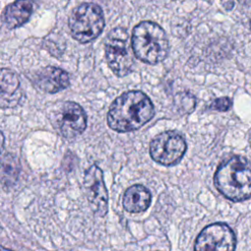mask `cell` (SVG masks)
Returning <instances> with one entry per match:
<instances>
[{"instance_id":"6da1fadb","label":"cell","mask_w":251,"mask_h":251,"mask_svg":"<svg viewBox=\"0 0 251 251\" xmlns=\"http://www.w3.org/2000/svg\"><path fill=\"white\" fill-rule=\"evenodd\" d=\"M154 116V107L149 97L139 90H131L120 95L110 106L108 125L116 131L135 130Z\"/></svg>"},{"instance_id":"7a4b0ae2","label":"cell","mask_w":251,"mask_h":251,"mask_svg":"<svg viewBox=\"0 0 251 251\" xmlns=\"http://www.w3.org/2000/svg\"><path fill=\"white\" fill-rule=\"evenodd\" d=\"M214 182L217 189L233 202L251 197V165L239 156L222 163L216 171Z\"/></svg>"},{"instance_id":"3957f363","label":"cell","mask_w":251,"mask_h":251,"mask_svg":"<svg viewBox=\"0 0 251 251\" xmlns=\"http://www.w3.org/2000/svg\"><path fill=\"white\" fill-rule=\"evenodd\" d=\"M131 47L134 55L147 64L163 61L169 52V41L164 29L153 22H141L132 31Z\"/></svg>"},{"instance_id":"277c9868","label":"cell","mask_w":251,"mask_h":251,"mask_svg":"<svg viewBox=\"0 0 251 251\" xmlns=\"http://www.w3.org/2000/svg\"><path fill=\"white\" fill-rule=\"evenodd\" d=\"M72 35L79 42L86 43L96 38L104 27L101 8L95 4L84 3L75 8L69 20Z\"/></svg>"},{"instance_id":"5b68a950","label":"cell","mask_w":251,"mask_h":251,"mask_svg":"<svg viewBox=\"0 0 251 251\" xmlns=\"http://www.w3.org/2000/svg\"><path fill=\"white\" fill-rule=\"evenodd\" d=\"M132 47L129 44V38L126 30L117 27L110 31L105 42L106 60L118 76L128 75L133 68Z\"/></svg>"},{"instance_id":"8992f818","label":"cell","mask_w":251,"mask_h":251,"mask_svg":"<svg viewBox=\"0 0 251 251\" xmlns=\"http://www.w3.org/2000/svg\"><path fill=\"white\" fill-rule=\"evenodd\" d=\"M186 151V142L176 131H165L150 143V155L154 161L165 166L177 164Z\"/></svg>"},{"instance_id":"52a82bcc","label":"cell","mask_w":251,"mask_h":251,"mask_svg":"<svg viewBox=\"0 0 251 251\" xmlns=\"http://www.w3.org/2000/svg\"><path fill=\"white\" fill-rule=\"evenodd\" d=\"M51 122L64 137L73 138L84 131L86 115L77 103L68 101L53 112Z\"/></svg>"},{"instance_id":"ba28073f","label":"cell","mask_w":251,"mask_h":251,"mask_svg":"<svg viewBox=\"0 0 251 251\" xmlns=\"http://www.w3.org/2000/svg\"><path fill=\"white\" fill-rule=\"evenodd\" d=\"M235 236L226 224L209 225L196 238L194 249L204 251H230L235 248Z\"/></svg>"},{"instance_id":"9c48e42d","label":"cell","mask_w":251,"mask_h":251,"mask_svg":"<svg viewBox=\"0 0 251 251\" xmlns=\"http://www.w3.org/2000/svg\"><path fill=\"white\" fill-rule=\"evenodd\" d=\"M83 185L92 211L97 216L104 217L108 212V193L99 167L92 165L86 170Z\"/></svg>"},{"instance_id":"30bf717a","label":"cell","mask_w":251,"mask_h":251,"mask_svg":"<svg viewBox=\"0 0 251 251\" xmlns=\"http://www.w3.org/2000/svg\"><path fill=\"white\" fill-rule=\"evenodd\" d=\"M22 97L23 89L18 75L9 69H0V108H14L20 104Z\"/></svg>"},{"instance_id":"8fae6325","label":"cell","mask_w":251,"mask_h":251,"mask_svg":"<svg viewBox=\"0 0 251 251\" xmlns=\"http://www.w3.org/2000/svg\"><path fill=\"white\" fill-rule=\"evenodd\" d=\"M70 78L68 74L56 67H46L35 75V85L47 93H56L68 87Z\"/></svg>"},{"instance_id":"7c38bea8","label":"cell","mask_w":251,"mask_h":251,"mask_svg":"<svg viewBox=\"0 0 251 251\" xmlns=\"http://www.w3.org/2000/svg\"><path fill=\"white\" fill-rule=\"evenodd\" d=\"M151 203V193L143 185L134 184L126 189L123 205L129 213H140L147 210Z\"/></svg>"},{"instance_id":"4fadbf2b","label":"cell","mask_w":251,"mask_h":251,"mask_svg":"<svg viewBox=\"0 0 251 251\" xmlns=\"http://www.w3.org/2000/svg\"><path fill=\"white\" fill-rule=\"evenodd\" d=\"M33 8L31 0H17L6 7L4 12V22L10 28L24 25L30 17Z\"/></svg>"},{"instance_id":"5bb4252c","label":"cell","mask_w":251,"mask_h":251,"mask_svg":"<svg viewBox=\"0 0 251 251\" xmlns=\"http://www.w3.org/2000/svg\"><path fill=\"white\" fill-rule=\"evenodd\" d=\"M20 173V163L16 156L7 154L0 162V181L4 185L13 184Z\"/></svg>"},{"instance_id":"9a60e30c","label":"cell","mask_w":251,"mask_h":251,"mask_svg":"<svg viewBox=\"0 0 251 251\" xmlns=\"http://www.w3.org/2000/svg\"><path fill=\"white\" fill-rule=\"evenodd\" d=\"M210 107L213 110H217V111H223V112L227 111L231 107V100L228 97L217 98L212 102Z\"/></svg>"},{"instance_id":"2e32d148","label":"cell","mask_w":251,"mask_h":251,"mask_svg":"<svg viewBox=\"0 0 251 251\" xmlns=\"http://www.w3.org/2000/svg\"><path fill=\"white\" fill-rule=\"evenodd\" d=\"M3 147H4V136H3L2 132L0 131V154L3 150Z\"/></svg>"},{"instance_id":"e0dca14e","label":"cell","mask_w":251,"mask_h":251,"mask_svg":"<svg viewBox=\"0 0 251 251\" xmlns=\"http://www.w3.org/2000/svg\"><path fill=\"white\" fill-rule=\"evenodd\" d=\"M250 26H251V21H250Z\"/></svg>"}]
</instances>
